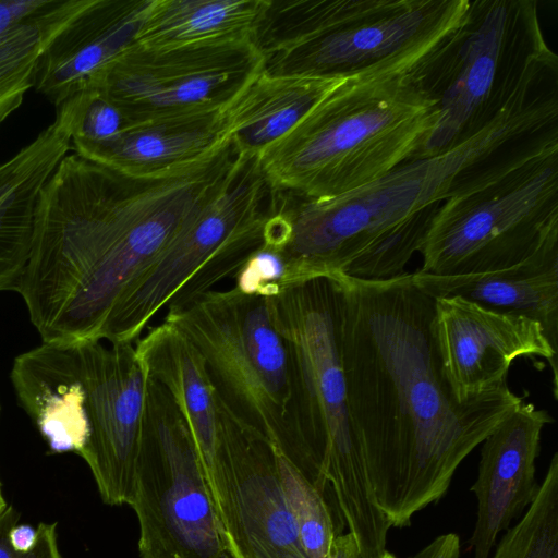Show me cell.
Returning a JSON list of instances; mask_svg holds the SVG:
<instances>
[{
	"mask_svg": "<svg viewBox=\"0 0 558 558\" xmlns=\"http://www.w3.org/2000/svg\"><path fill=\"white\" fill-rule=\"evenodd\" d=\"M338 277L350 417L374 502L390 527H404L444 497L463 460L524 399L507 384L457 400L435 339V300L411 272Z\"/></svg>",
	"mask_w": 558,
	"mask_h": 558,
	"instance_id": "obj_1",
	"label": "cell"
},
{
	"mask_svg": "<svg viewBox=\"0 0 558 558\" xmlns=\"http://www.w3.org/2000/svg\"><path fill=\"white\" fill-rule=\"evenodd\" d=\"M227 186L214 166L137 178L69 153L41 191L17 290L43 341L100 340L126 288Z\"/></svg>",
	"mask_w": 558,
	"mask_h": 558,
	"instance_id": "obj_2",
	"label": "cell"
},
{
	"mask_svg": "<svg viewBox=\"0 0 558 558\" xmlns=\"http://www.w3.org/2000/svg\"><path fill=\"white\" fill-rule=\"evenodd\" d=\"M558 125V90L527 85L486 129L453 149L412 159L342 195L281 194L279 250L306 277L386 280L405 272L440 202L505 169L542 132Z\"/></svg>",
	"mask_w": 558,
	"mask_h": 558,
	"instance_id": "obj_3",
	"label": "cell"
},
{
	"mask_svg": "<svg viewBox=\"0 0 558 558\" xmlns=\"http://www.w3.org/2000/svg\"><path fill=\"white\" fill-rule=\"evenodd\" d=\"M266 299L289 350L298 471L322 493L331 487L361 558H376L386 550L391 527L374 502L349 413L341 281L338 276L312 277Z\"/></svg>",
	"mask_w": 558,
	"mask_h": 558,
	"instance_id": "obj_4",
	"label": "cell"
},
{
	"mask_svg": "<svg viewBox=\"0 0 558 558\" xmlns=\"http://www.w3.org/2000/svg\"><path fill=\"white\" fill-rule=\"evenodd\" d=\"M433 102L408 72L345 80L259 158L274 192L331 198L412 159L433 124Z\"/></svg>",
	"mask_w": 558,
	"mask_h": 558,
	"instance_id": "obj_5",
	"label": "cell"
},
{
	"mask_svg": "<svg viewBox=\"0 0 558 558\" xmlns=\"http://www.w3.org/2000/svg\"><path fill=\"white\" fill-rule=\"evenodd\" d=\"M469 0H269L253 43L275 75L354 80L409 72Z\"/></svg>",
	"mask_w": 558,
	"mask_h": 558,
	"instance_id": "obj_6",
	"label": "cell"
},
{
	"mask_svg": "<svg viewBox=\"0 0 558 558\" xmlns=\"http://www.w3.org/2000/svg\"><path fill=\"white\" fill-rule=\"evenodd\" d=\"M557 66L536 1L469 0L460 22L408 72L434 108L433 124L412 159L468 142Z\"/></svg>",
	"mask_w": 558,
	"mask_h": 558,
	"instance_id": "obj_7",
	"label": "cell"
},
{
	"mask_svg": "<svg viewBox=\"0 0 558 558\" xmlns=\"http://www.w3.org/2000/svg\"><path fill=\"white\" fill-rule=\"evenodd\" d=\"M163 320L197 349L221 405L298 470L289 350L267 299L211 290L167 311Z\"/></svg>",
	"mask_w": 558,
	"mask_h": 558,
	"instance_id": "obj_8",
	"label": "cell"
},
{
	"mask_svg": "<svg viewBox=\"0 0 558 558\" xmlns=\"http://www.w3.org/2000/svg\"><path fill=\"white\" fill-rule=\"evenodd\" d=\"M558 233V138L476 187L447 198L422 242L420 271L458 276L505 269Z\"/></svg>",
	"mask_w": 558,
	"mask_h": 558,
	"instance_id": "obj_9",
	"label": "cell"
},
{
	"mask_svg": "<svg viewBox=\"0 0 558 558\" xmlns=\"http://www.w3.org/2000/svg\"><path fill=\"white\" fill-rule=\"evenodd\" d=\"M274 192L257 158L123 292L100 332L134 344L162 310L180 307L231 278L263 243Z\"/></svg>",
	"mask_w": 558,
	"mask_h": 558,
	"instance_id": "obj_10",
	"label": "cell"
},
{
	"mask_svg": "<svg viewBox=\"0 0 558 558\" xmlns=\"http://www.w3.org/2000/svg\"><path fill=\"white\" fill-rule=\"evenodd\" d=\"M141 558H234L220 527L190 426L147 377L133 499Z\"/></svg>",
	"mask_w": 558,
	"mask_h": 558,
	"instance_id": "obj_11",
	"label": "cell"
},
{
	"mask_svg": "<svg viewBox=\"0 0 558 558\" xmlns=\"http://www.w3.org/2000/svg\"><path fill=\"white\" fill-rule=\"evenodd\" d=\"M263 70L252 39L171 48L134 44L86 88L114 102L133 125L223 112Z\"/></svg>",
	"mask_w": 558,
	"mask_h": 558,
	"instance_id": "obj_12",
	"label": "cell"
},
{
	"mask_svg": "<svg viewBox=\"0 0 558 558\" xmlns=\"http://www.w3.org/2000/svg\"><path fill=\"white\" fill-rule=\"evenodd\" d=\"M68 432L104 502L131 505L140 456L147 376L134 344L77 340Z\"/></svg>",
	"mask_w": 558,
	"mask_h": 558,
	"instance_id": "obj_13",
	"label": "cell"
},
{
	"mask_svg": "<svg viewBox=\"0 0 558 558\" xmlns=\"http://www.w3.org/2000/svg\"><path fill=\"white\" fill-rule=\"evenodd\" d=\"M234 558H306L278 468V451L217 399L214 452L203 466Z\"/></svg>",
	"mask_w": 558,
	"mask_h": 558,
	"instance_id": "obj_14",
	"label": "cell"
},
{
	"mask_svg": "<svg viewBox=\"0 0 558 558\" xmlns=\"http://www.w3.org/2000/svg\"><path fill=\"white\" fill-rule=\"evenodd\" d=\"M434 300V333L441 367L458 401L507 385L509 368L520 356L548 361L557 397V352L539 324L459 296Z\"/></svg>",
	"mask_w": 558,
	"mask_h": 558,
	"instance_id": "obj_15",
	"label": "cell"
},
{
	"mask_svg": "<svg viewBox=\"0 0 558 558\" xmlns=\"http://www.w3.org/2000/svg\"><path fill=\"white\" fill-rule=\"evenodd\" d=\"M550 422L546 410L523 402L481 444L477 476L471 486L476 498V519L468 542L472 558H489L499 535L534 500L542 432Z\"/></svg>",
	"mask_w": 558,
	"mask_h": 558,
	"instance_id": "obj_16",
	"label": "cell"
},
{
	"mask_svg": "<svg viewBox=\"0 0 558 558\" xmlns=\"http://www.w3.org/2000/svg\"><path fill=\"white\" fill-rule=\"evenodd\" d=\"M84 89L56 107L54 120L0 165V291H17L28 263L41 191L72 149Z\"/></svg>",
	"mask_w": 558,
	"mask_h": 558,
	"instance_id": "obj_17",
	"label": "cell"
},
{
	"mask_svg": "<svg viewBox=\"0 0 558 558\" xmlns=\"http://www.w3.org/2000/svg\"><path fill=\"white\" fill-rule=\"evenodd\" d=\"M148 0H92L46 46L33 88L54 107L133 46Z\"/></svg>",
	"mask_w": 558,
	"mask_h": 558,
	"instance_id": "obj_18",
	"label": "cell"
},
{
	"mask_svg": "<svg viewBox=\"0 0 558 558\" xmlns=\"http://www.w3.org/2000/svg\"><path fill=\"white\" fill-rule=\"evenodd\" d=\"M414 283L432 298L459 296L541 325L558 353V233L519 264L494 271L439 276L420 270Z\"/></svg>",
	"mask_w": 558,
	"mask_h": 558,
	"instance_id": "obj_19",
	"label": "cell"
},
{
	"mask_svg": "<svg viewBox=\"0 0 558 558\" xmlns=\"http://www.w3.org/2000/svg\"><path fill=\"white\" fill-rule=\"evenodd\" d=\"M223 112L133 124L97 144H75V154L126 175L157 177L198 163L228 141Z\"/></svg>",
	"mask_w": 558,
	"mask_h": 558,
	"instance_id": "obj_20",
	"label": "cell"
},
{
	"mask_svg": "<svg viewBox=\"0 0 558 558\" xmlns=\"http://www.w3.org/2000/svg\"><path fill=\"white\" fill-rule=\"evenodd\" d=\"M134 348L146 376L163 387L186 420L204 466L216 441L217 397L202 355L166 320L141 337Z\"/></svg>",
	"mask_w": 558,
	"mask_h": 558,
	"instance_id": "obj_21",
	"label": "cell"
},
{
	"mask_svg": "<svg viewBox=\"0 0 558 558\" xmlns=\"http://www.w3.org/2000/svg\"><path fill=\"white\" fill-rule=\"evenodd\" d=\"M342 81L263 70L223 111L230 141L246 158L258 159Z\"/></svg>",
	"mask_w": 558,
	"mask_h": 558,
	"instance_id": "obj_22",
	"label": "cell"
},
{
	"mask_svg": "<svg viewBox=\"0 0 558 558\" xmlns=\"http://www.w3.org/2000/svg\"><path fill=\"white\" fill-rule=\"evenodd\" d=\"M90 0H0V126L33 88L37 61Z\"/></svg>",
	"mask_w": 558,
	"mask_h": 558,
	"instance_id": "obj_23",
	"label": "cell"
},
{
	"mask_svg": "<svg viewBox=\"0 0 558 558\" xmlns=\"http://www.w3.org/2000/svg\"><path fill=\"white\" fill-rule=\"evenodd\" d=\"M269 0H148L135 44L171 48L252 39Z\"/></svg>",
	"mask_w": 558,
	"mask_h": 558,
	"instance_id": "obj_24",
	"label": "cell"
},
{
	"mask_svg": "<svg viewBox=\"0 0 558 558\" xmlns=\"http://www.w3.org/2000/svg\"><path fill=\"white\" fill-rule=\"evenodd\" d=\"M489 558H558V453L519 521L498 539Z\"/></svg>",
	"mask_w": 558,
	"mask_h": 558,
	"instance_id": "obj_25",
	"label": "cell"
},
{
	"mask_svg": "<svg viewBox=\"0 0 558 558\" xmlns=\"http://www.w3.org/2000/svg\"><path fill=\"white\" fill-rule=\"evenodd\" d=\"M278 468L306 558H327L338 535L325 493L315 488L279 452Z\"/></svg>",
	"mask_w": 558,
	"mask_h": 558,
	"instance_id": "obj_26",
	"label": "cell"
},
{
	"mask_svg": "<svg viewBox=\"0 0 558 558\" xmlns=\"http://www.w3.org/2000/svg\"><path fill=\"white\" fill-rule=\"evenodd\" d=\"M242 294L270 298L295 282L290 263L279 248L260 244L232 277Z\"/></svg>",
	"mask_w": 558,
	"mask_h": 558,
	"instance_id": "obj_27",
	"label": "cell"
},
{
	"mask_svg": "<svg viewBox=\"0 0 558 558\" xmlns=\"http://www.w3.org/2000/svg\"><path fill=\"white\" fill-rule=\"evenodd\" d=\"M87 89L88 98L74 126L72 145L101 143L131 125L114 102L94 88Z\"/></svg>",
	"mask_w": 558,
	"mask_h": 558,
	"instance_id": "obj_28",
	"label": "cell"
},
{
	"mask_svg": "<svg viewBox=\"0 0 558 558\" xmlns=\"http://www.w3.org/2000/svg\"><path fill=\"white\" fill-rule=\"evenodd\" d=\"M19 519L20 513L9 505L0 515V558H62L57 543V523H39L34 546L26 551L15 549L10 542V532Z\"/></svg>",
	"mask_w": 558,
	"mask_h": 558,
	"instance_id": "obj_29",
	"label": "cell"
},
{
	"mask_svg": "<svg viewBox=\"0 0 558 558\" xmlns=\"http://www.w3.org/2000/svg\"><path fill=\"white\" fill-rule=\"evenodd\" d=\"M461 542L457 534L446 533L435 537L415 554L407 558H460Z\"/></svg>",
	"mask_w": 558,
	"mask_h": 558,
	"instance_id": "obj_30",
	"label": "cell"
},
{
	"mask_svg": "<svg viewBox=\"0 0 558 558\" xmlns=\"http://www.w3.org/2000/svg\"><path fill=\"white\" fill-rule=\"evenodd\" d=\"M327 558H361L359 547L351 533L338 535Z\"/></svg>",
	"mask_w": 558,
	"mask_h": 558,
	"instance_id": "obj_31",
	"label": "cell"
},
{
	"mask_svg": "<svg viewBox=\"0 0 558 558\" xmlns=\"http://www.w3.org/2000/svg\"><path fill=\"white\" fill-rule=\"evenodd\" d=\"M37 537V530L27 524H16L10 532L11 545L21 551L31 549Z\"/></svg>",
	"mask_w": 558,
	"mask_h": 558,
	"instance_id": "obj_32",
	"label": "cell"
},
{
	"mask_svg": "<svg viewBox=\"0 0 558 558\" xmlns=\"http://www.w3.org/2000/svg\"><path fill=\"white\" fill-rule=\"evenodd\" d=\"M8 504L2 495L1 490V483H0V515L3 513V511L7 509Z\"/></svg>",
	"mask_w": 558,
	"mask_h": 558,
	"instance_id": "obj_33",
	"label": "cell"
},
{
	"mask_svg": "<svg viewBox=\"0 0 558 558\" xmlns=\"http://www.w3.org/2000/svg\"><path fill=\"white\" fill-rule=\"evenodd\" d=\"M376 558H397V557L393 554H391L390 551L386 550L380 556H378Z\"/></svg>",
	"mask_w": 558,
	"mask_h": 558,
	"instance_id": "obj_34",
	"label": "cell"
}]
</instances>
